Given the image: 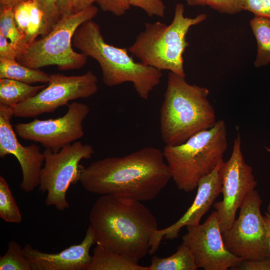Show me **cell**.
Instances as JSON below:
<instances>
[{"instance_id":"cell-1","label":"cell","mask_w":270,"mask_h":270,"mask_svg":"<svg viewBox=\"0 0 270 270\" xmlns=\"http://www.w3.org/2000/svg\"><path fill=\"white\" fill-rule=\"evenodd\" d=\"M172 178L162 151L145 147L122 157H109L83 167L80 182L87 191L130 198H155Z\"/></svg>"},{"instance_id":"cell-2","label":"cell","mask_w":270,"mask_h":270,"mask_svg":"<svg viewBox=\"0 0 270 270\" xmlns=\"http://www.w3.org/2000/svg\"><path fill=\"white\" fill-rule=\"evenodd\" d=\"M89 221L96 244L137 262L149 252L151 238L158 229L155 216L141 202L113 195L97 199Z\"/></svg>"},{"instance_id":"cell-3","label":"cell","mask_w":270,"mask_h":270,"mask_svg":"<svg viewBox=\"0 0 270 270\" xmlns=\"http://www.w3.org/2000/svg\"><path fill=\"white\" fill-rule=\"evenodd\" d=\"M209 90L170 72L160 110V130L168 146L186 142L190 137L209 129L216 120L208 97Z\"/></svg>"},{"instance_id":"cell-4","label":"cell","mask_w":270,"mask_h":270,"mask_svg":"<svg viewBox=\"0 0 270 270\" xmlns=\"http://www.w3.org/2000/svg\"><path fill=\"white\" fill-rule=\"evenodd\" d=\"M72 44L81 53L98 62L103 82L108 86L130 82L140 97L147 100L150 92L160 82L161 70L135 62L126 48L108 44L99 25L92 20L76 29Z\"/></svg>"},{"instance_id":"cell-5","label":"cell","mask_w":270,"mask_h":270,"mask_svg":"<svg viewBox=\"0 0 270 270\" xmlns=\"http://www.w3.org/2000/svg\"><path fill=\"white\" fill-rule=\"evenodd\" d=\"M228 148L227 132L223 120L200 131L186 142L166 145L162 152L177 188L186 192L197 188L200 180L223 160Z\"/></svg>"},{"instance_id":"cell-6","label":"cell","mask_w":270,"mask_h":270,"mask_svg":"<svg viewBox=\"0 0 270 270\" xmlns=\"http://www.w3.org/2000/svg\"><path fill=\"white\" fill-rule=\"evenodd\" d=\"M184 12V6L178 3L170 24L145 22L144 30L136 36L129 52L146 66L185 78L183 54L189 45L186 34L192 26L204 21L206 15L188 18Z\"/></svg>"},{"instance_id":"cell-7","label":"cell","mask_w":270,"mask_h":270,"mask_svg":"<svg viewBox=\"0 0 270 270\" xmlns=\"http://www.w3.org/2000/svg\"><path fill=\"white\" fill-rule=\"evenodd\" d=\"M98 8L92 5L80 11L60 18L52 29L38 40H34L18 54L16 60L34 69L56 65L62 70L84 66L88 56L76 52L72 40L76 29L84 22L92 20Z\"/></svg>"},{"instance_id":"cell-8","label":"cell","mask_w":270,"mask_h":270,"mask_svg":"<svg viewBox=\"0 0 270 270\" xmlns=\"http://www.w3.org/2000/svg\"><path fill=\"white\" fill-rule=\"evenodd\" d=\"M94 153L92 146L80 142L68 144L57 152L44 150L38 189L42 194L46 193L47 206H54L60 211L69 208L66 192L72 184L80 181L84 167L80 162L91 158Z\"/></svg>"},{"instance_id":"cell-9","label":"cell","mask_w":270,"mask_h":270,"mask_svg":"<svg viewBox=\"0 0 270 270\" xmlns=\"http://www.w3.org/2000/svg\"><path fill=\"white\" fill-rule=\"evenodd\" d=\"M262 204L258 192H250L240 206L238 218L222 234L226 249L243 260L270 258L266 228L260 211Z\"/></svg>"},{"instance_id":"cell-10","label":"cell","mask_w":270,"mask_h":270,"mask_svg":"<svg viewBox=\"0 0 270 270\" xmlns=\"http://www.w3.org/2000/svg\"><path fill=\"white\" fill-rule=\"evenodd\" d=\"M222 199L214 204L222 233L226 231L236 220L238 208L246 196L257 185L252 168L244 160L238 134L234 142L229 159L222 160L219 168Z\"/></svg>"},{"instance_id":"cell-11","label":"cell","mask_w":270,"mask_h":270,"mask_svg":"<svg viewBox=\"0 0 270 270\" xmlns=\"http://www.w3.org/2000/svg\"><path fill=\"white\" fill-rule=\"evenodd\" d=\"M50 77L48 85L35 96L10 106L14 116L33 118L53 112L70 100L93 96L98 89L97 77L92 70L80 76L53 74Z\"/></svg>"},{"instance_id":"cell-12","label":"cell","mask_w":270,"mask_h":270,"mask_svg":"<svg viewBox=\"0 0 270 270\" xmlns=\"http://www.w3.org/2000/svg\"><path fill=\"white\" fill-rule=\"evenodd\" d=\"M90 110L84 104L74 102L68 106L67 112L56 119L35 118L28 123L14 126L16 134L24 140L40 144L54 152L80 139L84 134L82 123Z\"/></svg>"},{"instance_id":"cell-13","label":"cell","mask_w":270,"mask_h":270,"mask_svg":"<svg viewBox=\"0 0 270 270\" xmlns=\"http://www.w3.org/2000/svg\"><path fill=\"white\" fill-rule=\"evenodd\" d=\"M182 242L192 250L198 268L204 270H226L240 264L243 260L226 248L216 211L202 224L186 226Z\"/></svg>"},{"instance_id":"cell-14","label":"cell","mask_w":270,"mask_h":270,"mask_svg":"<svg viewBox=\"0 0 270 270\" xmlns=\"http://www.w3.org/2000/svg\"><path fill=\"white\" fill-rule=\"evenodd\" d=\"M12 116L11 107L0 104V157L16 156L22 172L20 187L28 193L39 186L44 155L38 145L23 146L18 142L11 124Z\"/></svg>"},{"instance_id":"cell-15","label":"cell","mask_w":270,"mask_h":270,"mask_svg":"<svg viewBox=\"0 0 270 270\" xmlns=\"http://www.w3.org/2000/svg\"><path fill=\"white\" fill-rule=\"evenodd\" d=\"M221 162L210 174L200 180L195 198L182 216L171 226L162 230L158 229L153 234L150 239V254H154L158 250L162 238L173 240L178 237L184 226H194L200 224L202 217L208 211L222 192V184L218 174Z\"/></svg>"},{"instance_id":"cell-16","label":"cell","mask_w":270,"mask_h":270,"mask_svg":"<svg viewBox=\"0 0 270 270\" xmlns=\"http://www.w3.org/2000/svg\"><path fill=\"white\" fill-rule=\"evenodd\" d=\"M96 243L89 226L80 244L72 245L60 252H44L30 244H26L23 250L32 270H88L92 258L90 250Z\"/></svg>"},{"instance_id":"cell-17","label":"cell","mask_w":270,"mask_h":270,"mask_svg":"<svg viewBox=\"0 0 270 270\" xmlns=\"http://www.w3.org/2000/svg\"><path fill=\"white\" fill-rule=\"evenodd\" d=\"M88 270H148L130 258L97 244Z\"/></svg>"},{"instance_id":"cell-18","label":"cell","mask_w":270,"mask_h":270,"mask_svg":"<svg viewBox=\"0 0 270 270\" xmlns=\"http://www.w3.org/2000/svg\"><path fill=\"white\" fill-rule=\"evenodd\" d=\"M46 85L32 86L20 81L0 78V104L12 106L35 96Z\"/></svg>"},{"instance_id":"cell-19","label":"cell","mask_w":270,"mask_h":270,"mask_svg":"<svg viewBox=\"0 0 270 270\" xmlns=\"http://www.w3.org/2000/svg\"><path fill=\"white\" fill-rule=\"evenodd\" d=\"M0 78H8L28 84L48 83L50 74L38 70L25 66L16 60L0 58Z\"/></svg>"},{"instance_id":"cell-20","label":"cell","mask_w":270,"mask_h":270,"mask_svg":"<svg viewBox=\"0 0 270 270\" xmlns=\"http://www.w3.org/2000/svg\"><path fill=\"white\" fill-rule=\"evenodd\" d=\"M193 254L190 248L182 243L173 254L161 258L154 255L148 270H196Z\"/></svg>"},{"instance_id":"cell-21","label":"cell","mask_w":270,"mask_h":270,"mask_svg":"<svg viewBox=\"0 0 270 270\" xmlns=\"http://www.w3.org/2000/svg\"><path fill=\"white\" fill-rule=\"evenodd\" d=\"M250 24L258 47L254 66H265L270 62V18L254 16Z\"/></svg>"},{"instance_id":"cell-22","label":"cell","mask_w":270,"mask_h":270,"mask_svg":"<svg viewBox=\"0 0 270 270\" xmlns=\"http://www.w3.org/2000/svg\"><path fill=\"white\" fill-rule=\"evenodd\" d=\"M0 218L7 222L20 224L22 215L6 180L0 176Z\"/></svg>"},{"instance_id":"cell-23","label":"cell","mask_w":270,"mask_h":270,"mask_svg":"<svg viewBox=\"0 0 270 270\" xmlns=\"http://www.w3.org/2000/svg\"><path fill=\"white\" fill-rule=\"evenodd\" d=\"M0 34L10 40V42L16 50L17 54L24 48L23 42L24 35L16 26L13 8L1 6Z\"/></svg>"},{"instance_id":"cell-24","label":"cell","mask_w":270,"mask_h":270,"mask_svg":"<svg viewBox=\"0 0 270 270\" xmlns=\"http://www.w3.org/2000/svg\"><path fill=\"white\" fill-rule=\"evenodd\" d=\"M48 32L47 22L43 12L39 5L34 0H32L30 20L24 37V48L28 44L34 42L38 36H44Z\"/></svg>"},{"instance_id":"cell-25","label":"cell","mask_w":270,"mask_h":270,"mask_svg":"<svg viewBox=\"0 0 270 270\" xmlns=\"http://www.w3.org/2000/svg\"><path fill=\"white\" fill-rule=\"evenodd\" d=\"M0 270H32L23 248L14 240L8 244L6 252L0 257Z\"/></svg>"},{"instance_id":"cell-26","label":"cell","mask_w":270,"mask_h":270,"mask_svg":"<svg viewBox=\"0 0 270 270\" xmlns=\"http://www.w3.org/2000/svg\"><path fill=\"white\" fill-rule=\"evenodd\" d=\"M130 6L139 8L150 16L164 18L166 6L162 0H128Z\"/></svg>"},{"instance_id":"cell-27","label":"cell","mask_w":270,"mask_h":270,"mask_svg":"<svg viewBox=\"0 0 270 270\" xmlns=\"http://www.w3.org/2000/svg\"><path fill=\"white\" fill-rule=\"evenodd\" d=\"M31 4L32 0H28L19 3L13 8L16 26L24 35L30 20Z\"/></svg>"},{"instance_id":"cell-28","label":"cell","mask_w":270,"mask_h":270,"mask_svg":"<svg viewBox=\"0 0 270 270\" xmlns=\"http://www.w3.org/2000/svg\"><path fill=\"white\" fill-rule=\"evenodd\" d=\"M43 12L50 32L60 20L57 0H34Z\"/></svg>"},{"instance_id":"cell-29","label":"cell","mask_w":270,"mask_h":270,"mask_svg":"<svg viewBox=\"0 0 270 270\" xmlns=\"http://www.w3.org/2000/svg\"><path fill=\"white\" fill-rule=\"evenodd\" d=\"M243 0H206V5L218 12L230 14L240 12Z\"/></svg>"},{"instance_id":"cell-30","label":"cell","mask_w":270,"mask_h":270,"mask_svg":"<svg viewBox=\"0 0 270 270\" xmlns=\"http://www.w3.org/2000/svg\"><path fill=\"white\" fill-rule=\"evenodd\" d=\"M96 2L102 10L117 16L124 15L130 6L128 0H96Z\"/></svg>"},{"instance_id":"cell-31","label":"cell","mask_w":270,"mask_h":270,"mask_svg":"<svg viewBox=\"0 0 270 270\" xmlns=\"http://www.w3.org/2000/svg\"><path fill=\"white\" fill-rule=\"evenodd\" d=\"M242 9L255 16L270 18V0H243Z\"/></svg>"},{"instance_id":"cell-32","label":"cell","mask_w":270,"mask_h":270,"mask_svg":"<svg viewBox=\"0 0 270 270\" xmlns=\"http://www.w3.org/2000/svg\"><path fill=\"white\" fill-rule=\"evenodd\" d=\"M231 270H270V258L253 260H243L240 264Z\"/></svg>"},{"instance_id":"cell-33","label":"cell","mask_w":270,"mask_h":270,"mask_svg":"<svg viewBox=\"0 0 270 270\" xmlns=\"http://www.w3.org/2000/svg\"><path fill=\"white\" fill-rule=\"evenodd\" d=\"M7 39L0 34V58L16 60V51Z\"/></svg>"},{"instance_id":"cell-34","label":"cell","mask_w":270,"mask_h":270,"mask_svg":"<svg viewBox=\"0 0 270 270\" xmlns=\"http://www.w3.org/2000/svg\"><path fill=\"white\" fill-rule=\"evenodd\" d=\"M96 0H71L72 14L80 11L92 5Z\"/></svg>"},{"instance_id":"cell-35","label":"cell","mask_w":270,"mask_h":270,"mask_svg":"<svg viewBox=\"0 0 270 270\" xmlns=\"http://www.w3.org/2000/svg\"><path fill=\"white\" fill-rule=\"evenodd\" d=\"M60 18L72 14L71 0H57Z\"/></svg>"},{"instance_id":"cell-36","label":"cell","mask_w":270,"mask_h":270,"mask_svg":"<svg viewBox=\"0 0 270 270\" xmlns=\"http://www.w3.org/2000/svg\"><path fill=\"white\" fill-rule=\"evenodd\" d=\"M28 0H0L1 6L14 8L19 3Z\"/></svg>"},{"instance_id":"cell-37","label":"cell","mask_w":270,"mask_h":270,"mask_svg":"<svg viewBox=\"0 0 270 270\" xmlns=\"http://www.w3.org/2000/svg\"><path fill=\"white\" fill-rule=\"evenodd\" d=\"M263 218L266 228L268 242L270 250V216L266 212L265 214L263 216Z\"/></svg>"},{"instance_id":"cell-38","label":"cell","mask_w":270,"mask_h":270,"mask_svg":"<svg viewBox=\"0 0 270 270\" xmlns=\"http://www.w3.org/2000/svg\"><path fill=\"white\" fill-rule=\"evenodd\" d=\"M190 6H204L206 5V0H184Z\"/></svg>"},{"instance_id":"cell-39","label":"cell","mask_w":270,"mask_h":270,"mask_svg":"<svg viewBox=\"0 0 270 270\" xmlns=\"http://www.w3.org/2000/svg\"><path fill=\"white\" fill-rule=\"evenodd\" d=\"M266 212L270 216V202L267 207V212Z\"/></svg>"},{"instance_id":"cell-40","label":"cell","mask_w":270,"mask_h":270,"mask_svg":"<svg viewBox=\"0 0 270 270\" xmlns=\"http://www.w3.org/2000/svg\"><path fill=\"white\" fill-rule=\"evenodd\" d=\"M265 149L267 152L270 153V148L269 147L265 146Z\"/></svg>"}]
</instances>
